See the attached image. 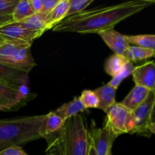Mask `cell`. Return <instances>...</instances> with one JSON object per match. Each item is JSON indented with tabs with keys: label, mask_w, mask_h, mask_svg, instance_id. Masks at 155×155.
I'll return each instance as SVG.
<instances>
[{
	"label": "cell",
	"mask_w": 155,
	"mask_h": 155,
	"mask_svg": "<svg viewBox=\"0 0 155 155\" xmlns=\"http://www.w3.org/2000/svg\"><path fill=\"white\" fill-rule=\"evenodd\" d=\"M154 3V0H131L106 7L93 8L64 18L51 30L57 33H98L114 28L120 22Z\"/></svg>",
	"instance_id": "6da1fadb"
},
{
	"label": "cell",
	"mask_w": 155,
	"mask_h": 155,
	"mask_svg": "<svg viewBox=\"0 0 155 155\" xmlns=\"http://www.w3.org/2000/svg\"><path fill=\"white\" fill-rule=\"evenodd\" d=\"M47 154L52 155H88L90 148L89 130L86 117L81 113L66 120L57 133L45 139Z\"/></svg>",
	"instance_id": "7a4b0ae2"
},
{
	"label": "cell",
	"mask_w": 155,
	"mask_h": 155,
	"mask_svg": "<svg viewBox=\"0 0 155 155\" xmlns=\"http://www.w3.org/2000/svg\"><path fill=\"white\" fill-rule=\"evenodd\" d=\"M45 117L46 114L0 120V152L43 139Z\"/></svg>",
	"instance_id": "3957f363"
},
{
	"label": "cell",
	"mask_w": 155,
	"mask_h": 155,
	"mask_svg": "<svg viewBox=\"0 0 155 155\" xmlns=\"http://www.w3.org/2000/svg\"><path fill=\"white\" fill-rule=\"evenodd\" d=\"M155 92L150 91L146 99L135 110L131 111L134 130L133 134L150 138L155 133Z\"/></svg>",
	"instance_id": "277c9868"
},
{
	"label": "cell",
	"mask_w": 155,
	"mask_h": 155,
	"mask_svg": "<svg viewBox=\"0 0 155 155\" xmlns=\"http://www.w3.org/2000/svg\"><path fill=\"white\" fill-rule=\"evenodd\" d=\"M36 97V94L29 92L27 86L16 88L0 83V106L5 111L18 110Z\"/></svg>",
	"instance_id": "5b68a950"
},
{
	"label": "cell",
	"mask_w": 155,
	"mask_h": 155,
	"mask_svg": "<svg viewBox=\"0 0 155 155\" xmlns=\"http://www.w3.org/2000/svg\"><path fill=\"white\" fill-rule=\"evenodd\" d=\"M130 110L120 103H115L106 112L104 125L108 127L110 131L118 137L127 134V124Z\"/></svg>",
	"instance_id": "8992f818"
},
{
	"label": "cell",
	"mask_w": 155,
	"mask_h": 155,
	"mask_svg": "<svg viewBox=\"0 0 155 155\" xmlns=\"http://www.w3.org/2000/svg\"><path fill=\"white\" fill-rule=\"evenodd\" d=\"M0 36L6 41L31 46L35 39L40 37L42 34L24 28L18 22H12L0 27Z\"/></svg>",
	"instance_id": "52a82bcc"
},
{
	"label": "cell",
	"mask_w": 155,
	"mask_h": 155,
	"mask_svg": "<svg viewBox=\"0 0 155 155\" xmlns=\"http://www.w3.org/2000/svg\"><path fill=\"white\" fill-rule=\"evenodd\" d=\"M91 145L95 149L96 155H107L111 151L112 145L117 136H115L105 125L98 128L92 120L91 130H89Z\"/></svg>",
	"instance_id": "ba28073f"
},
{
	"label": "cell",
	"mask_w": 155,
	"mask_h": 155,
	"mask_svg": "<svg viewBox=\"0 0 155 155\" xmlns=\"http://www.w3.org/2000/svg\"><path fill=\"white\" fill-rule=\"evenodd\" d=\"M0 63L29 74L36 65L30 48H25L5 58H0Z\"/></svg>",
	"instance_id": "9c48e42d"
},
{
	"label": "cell",
	"mask_w": 155,
	"mask_h": 155,
	"mask_svg": "<svg viewBox=\"0 0 155 155\" xmlns=\"http://www.w3.org/2000/svg\"><path fill=\"white\" fill-rule=\"evenodd\" d=\"M133 80L136 86H142L149 91L155 92V63L150 61L139 66L135 67Z\"/></svg>",
	"instance_id": "30bf717a"
},
{
	"label": "cell",
	"mask_w": 155,
	"mask_h": 155,
	"mask_svg": "<svg viewBox=\"0 0 155 155\" xmlns=\"http://www.w3.org/2000/svg\"><path fill=\"white\" fill-rule=\"evenodd\" d=\"M98 34L114 54L125 55L130 46V44L126 39V35L116 31L114 28L102 30L98 33Z\"/></svg>",
	"instance_id": "8fae6325"
},
{
	"label": "cell",
	"mask_w": 155,
	"mask_h": 155,
	"mask_svg": "<svg viewBox=\"0 0 155 155\" xmlns=\"http://www.w3.org/2000/svg\"><path fill=\"white\" fill-rule=\"evenodd\" d=\"M0 83L16 88L27 86L29 74L0 63Z\"/></svg>",
	"instance_id": "7c38bea8"
},
{
	"label": "cell",
	"mask_w": 155,
	"mask_h": 155,
	"mask_svg": "<svg viewBox=\"0 0 155 155\" xmlns=\"http://www.w3.org/2000/svg\"><path fill=\"white\" fill-rule=\"evenodd\" d=\"M69 4L70 0H59L52 11L45 17L44 20L47 30L54 28L61 21L66 18Z\"/></svg>",
	"instance_id": "4fadbf2b"
},
{
	"label": "cell",
	"mask_w": 155,
	"mask_h": 155,
	"mask_svg": "<svg viewBox=\"0 0 155 155\" xmlns=\"http://www.w3.org/2000/svg\"><path fill=\"white\" fill-rule=\"evenodd\" d=\"M149 92L150 91L146 88L135 86L120 104L130 111H133L145 101Z\"/></svg>",
	"instance_id": "5bb4252c"
},
{
	"label": "cell",
	"mask_w": 155,
	"mask_h": 155,
	"mask_svg": "<svg viewBox=\"0 0 155 155\" xmlns=\"http://www.w3.org/2000/svg\"><path fill=\"white\" fill-rule=\"evenodd\" d=\"M93 91L96 94L99 101L98 109H100L106 113L107 110L116 103L115 95L117 89L109 86L107 83L97 88Z\"/></svg>",
	"instance_id": "9a60e30c"
},
{
	"label": "cell",
	"mask_w": 155,
	"mask_h": 155,
	"mask_svg": "<svg viewBox=\"0 0 155 155\" xmlns=\"http://www.w3.org/2000/svg\"><path fill=\"white\" fill-rule=\"evenodd\" d=\"M85 110L86 109H85L83 104H82L80 98L74 97L72 101L62 104L56 110H53V112L65 121L68 118L80 114Z\"/></svg>",
	"instance_id": "2e32d148"
},
{
	"label": "cell",
	"mask_w": 155,
	"mask_h": 155,
	"mask_svg": "<svg viewBox=\"0 0 155 155\" xmlns=\"http://www.w3.org/2000/svg\"><path fill=\"white\" fill-rule=\"evenodd\" d=\"M64 122L53 111L47 114L43 124V139L57 133L62 128Z\"/></svg>",
	"instance_id": "e0dca14e"
},
{
	"label": "cell",
	"mask_w": 155,
	"mask_h": 155,
	"mask_svg": "<svg viewBox=\"0 0 155 155\" xmlns=\"http://www.w3.org/2000/svg\"><path fill=\"white\" fill-rule=\"evenodd\" d=\"M127 62L128 61L124 56L114 54L106 60L104 71L113 78L122 71Z\"/></svg>",
	"instance_id": "ac0fdd59"
},
{
	"label": "cell",
	"mask_w": 155,
	"mask_h": 155,
	"mask_svg": "<svg viewBox=\"0 0 155 155\" xmlns=\"http://www.w3.org/2000/svg\"><path fill=\"white\" fill-rule=\"evenodd\" d=\"M155 51L141 48V47L130 45L124 57L131 63H136L140 61L146 60L154 56Z\"/></svg>",
	"instance_id": "d6986e66"
},
{
	"label": "cell",
	"mask_w": 155,
	"mask_h": 155,
	"mask_svg": "<svg viewBox=\"0 0 155 155\" xmlns=\"http://www.w3.org/2000/svg\"><path fill=\"white\" fill-rule=\"evenodd\" d=\"M128 43L135 46L155 51V36L154 34L142 35H126Z\"/></svg>",
	"instance_id": "ffe728a7"
},
{
	"label": "cell",
	"mask_w": 155,
	"mask_h": 155,
	"mask_svg": "<svg viewBox=\"0 0 155 155\" xmlns=\"http://www.w3.org/2000/svg\"><path fill=\"white\" fill-rule=\"evenodd\" d=\"M44 18H45L39 14H34L32 16L18 23L24 28L27 29L30 31L38 32L42 35L45 31H47Z\"/></svg>",
	"instance_id": "44dd1931"
},
{
	"label": "cell",
	"mask_w": 155,
	"mask_h": 155,
	"mask_svg": "<svg viewBox=\"0 0 155 155\" xmlns=\"http://www.w3.org/2000/svg\"><path fill=\"white\" fill-rule=\"evenodd\" d=\"M34 15L30 0H18L12 14L13 22H21L26 18Z\"/></svg>",
	"instance_id": "7402d4cb"
},
{
	"label": "cell",
	"mask_w": 155,
	"mask_h": 155,
	"mask_svg": "<svg viewBox=\"0 0 155 155\" xmlns=\"http://www.w3.org/2000/svg\"><path fill=\"white\" fill-rule=\"evenodd\" d=\"M135 66L133 63L128 61L127 63V64L125 65L124 68H123L122 71L117 74V75L115 76L114 77L112 78V80L110 81H109L107 83V84L109 86H110L111 87L114 88L115 89H117V88L119 87V86L120 85V83L125 80L126 78L129 77L130 75H131L133 74V71L134 70Z\"/></svg>",
	"instance_id": "603a6c76"
},
{
	"label": "cell",
	"mask_w": 155,
	"mask_h": 155,
	"mask_svg": "<svg viewBox=\"0 0 155 155\" xmlns=\"http://www.w3.org/2000/svg\"><path fill=\"white\" fill-rule=\"evenodd\" d=\"M79 98H80L82 104L84 106L85 109L98 108V107L99 101H98L96 94L93 90L86 89V90L83 91Z\"/></svg>",
	"instance_id": "cb8c5ba5"
},
{
	"label": "cell",
	"mask_w": 155,
	"mask_h": 155,
	"mask_svg": "<svg viewBox=\"0 0 155 155\" xmlns=\"http://www.w3.org/2000/svg\"><path fill=\"white\" fill-rule=\"evenodd\" d=\"M92 2L93 0H70L66 18L83 12Z\"/></svg>",
	"instance_id": "d4e9b609"
},
{
	"label": "cell",
	"mask_w": 155,
	"mask_h": 155,
	"mask_svg": "<svg viewBox=\"0 0 155 155\" xmlns=\"http://www.w3.org/2000/svg\"><path fill=\"white\" fill-rule=\"evenodd\" d=\"M18 0H0V14L12 15Z\"/></svg>",
	"instance_id": "484cf974"
},
{
	"label": "cell",
	"mask_w": 155,
	"mask_h": 155,
	"mask_svg": "<svg viewBox=\"0 0 155 155\" xmlns=\"http://www.w3.org/2000/svg\"><path fill=\"white\" fill-rule=\"evenodd\" d=\"M59 0H42V10L39 15L45 18L55 7Z\"/></svg>",
	"instance_id": "4316f807"
},
{
	"label": "cell",
	"mask_w": 155,
	"mask_h": 155,
	"mask_svg": "<svg viewBox=\"0 0 155 155\" xmlns=\"http://www.w3.org/2000/svg\"><path fill=\"white\" fill-rule=\"evenodd\" d=\"M0 155H28L23 150L22 147H12L0 152Z\"/></svg>",
	"instance_id": "83f0119b"
},
{
	"label": "cell",
	"mask_w": 155,
	"mask_h": 155,
	"mask_svg": "<svg viewBox=\"0 0 155 155\" xmlns=\"http://www.w3.org/2000/svg\"><path fill=\"white\" fill-rule=\"evenodd\" d=\"M30 5L34 14H39L42 10V0H30Z\"/></svg>",
	"instance_id": "f1b7e54d"
},
{
	"label": "cell",
	"mask_w": 155,
	"mask_h": 155,
	"mask_svg": "<svg viewBox=\"0 0 155 155\" xmlns=\"http://www.w3.org/2000/svg\"><path fill=\"white\" fill-rule=\"evenodd\" d=\"M12 22H13V19H12V15L0 14V27Z\"/></svg>",
	"instance_id": "f546056e"
},
{
	"label": "cell",
	"mask_w": 155,
	"mask_h": 155,
	"mask_svg": "<svg viewBox=\"0 0 155 155\" xmlns=\"http://www.w3.org/2000/svg\"><path fill=\"white\" fill-rule=\"evenodd\" d=\"M88 155H96V152H95V149H94V148L92 147V145H91V142H90V148H89V154H88Z\"/></svg>",
	"instance_id": "4dcf8cb0"
},
{
	"label": "cell",
	"mask_w": 155,
	"mask_h": 155,
	"mask_svg": "<svg viewBox=\"0 0 155 155\" xmlns=\"http://www.w3.org/2000/svg\"><path fill=\"white\" fill-rule=\"evenodd\" d=\"M5 41L6 40L4 39V38H2L1 36H0V45H2V43H4V42H5Z\"/></svg>",
	"instance_id": "1f68e13d"
},
{
	"label": "cell",
	"mask_w": 155,
	"mask_h": 155,
	"mask_svg": "<svg viewBox=\"0 0 155 155\" xmlns=\"http://www.w3.org/2000/svg\"><path fill=\"white\" fill-rule=\"evenodd\" d=\"M0 111H5V110L2 107H1V106H0Z\"/></svg>",
	"instance_id": "d6a6232c"
},
{
	"label": "cell",
	"mask_w": 155,
	"mask_h": 155,
	"mask_svg": "<svg viewBox=\"0 0 155 155\" xmlns=\"http://www.w3.org/2000/svg\"><path fill=\"white\" fill-rule=\"evenodd\" d=\"M107 155H112V152H111V151H110V153H109V154H107Z\"/></svg>",
	"instance_id": "836d02e7"
},
{
	"label": "cell",
	"mask_w": 155,
	"mask_h": 155,
	"mask_svg": "<svg viewBox=\"0 0 155 155\" xmlns=\"http://www.w3.org/2000/svg\"><path fill=\"white\" fill-rule=\"evenodd\" d=\"M46 155H52V154H47Z\"/></svg>",
	"instance_id": "e575fe53"
}]
</instances>
